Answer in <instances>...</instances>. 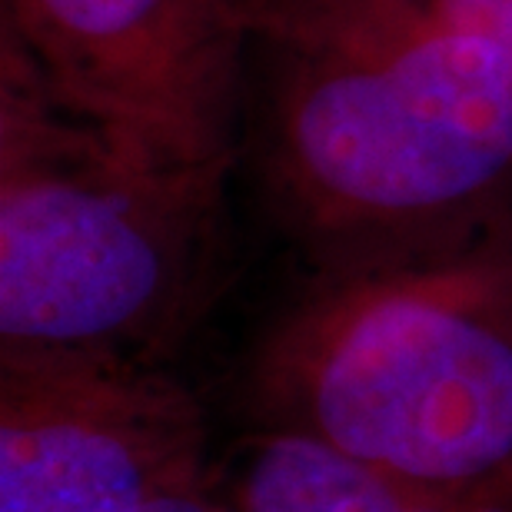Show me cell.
<instances>
[{"mask_svg": "<svg viewBox=\"0 0 512 512\" xmlns=\"http://www.w3.org/2000/svg\"><path fill=\"white\" fill-rule=\"evenodd\" d=\"M253 396L270 429L409 489L512 506V213L320 270L256 350Z\"/></svg>", "mask_w": 512, "mask_h": 512, "instance_id": "obj_1", "label": "cell"}, {"mask_svg": "<svg viewBox=\"0 0 512 512\" xmlns=\"http://www.w3.org/2000/svg\"><path fill=\"white\" fill-rule=\"evenodd\" d=\"M247 114L273 210L320 270L512 213V50L489 40H250Z\"/></svg>", "mask_w": 512, "mask_h": 512, "instance_id": "obj_2", "label": "cell"}, {"mask_svg": "<svg viewBox=\"0 0 512 512\" xmlns=\"http://www.w3.org/2000/svg\"><path fill=\"white\" fill-rule=\"evenodd\" d=\"M227 177L77 114L0 37V350L157 360L213 296Z\"/></svg>", "mask_w": 512, "mask_h": 512, "instance_id": "obj_3", "label": "cell"}, {"mask_svg": "<svg viewBox=\"0 0 512 512\" xmlns=\"http://www.w3.org/2000/svg\"><path fill=\"white\" fill-rule=\"evenodd\" d=\"M0 37L117 137L193 167L237 163L250 37L233 0H0Z\"/></svg>", "mask_w": 512, "mask_h": 512, "instance_id": "obj_4", "label": "cell"}, {"mask_svg": "<svg viewBox=\"0 0 512 512\" xmlns=\"http://www.w3.org/2000/svg\"><path fill=\"white\" fill-rule=\"evenodd\" d=\"M203 476V406L157 363L0 350V512H140Z\"/></svg>", "mask_w": 512, "mask_h": 512, "instance_id": "obj_5", "label": "cell"}, {"mask_svg": "<svg viewBox=\"0 0 512 512\" xmlns=\"http://www.w3.org/2000/svg\"><path fill=\"white\" fill-rule=\"evenodd\" d=\"M233 512H512L509 503L429 496L310 436L270 429L253 439L230 489Z\"/></svg>", "mask_w": 512, "mask_h": 512, "instance_id": "obj_6", "label": "cell"}, {"mask_svg": "<svg viewBox=\"0 0 512 512\" xmlns=\"http://www.w3.org/2000/svg\"><path fill=\"white\" fill-rule=\"evenodd\" d=\"M250 40L453 34L512 50V0H233Z\"/></svg>", "mask_w": 512, "mask_h": 512, "instance_id": "obj_7", "label": "cell"}, {"mask_svg": "<svg viewBox=\"0 0 512 512\" xmlns=\"http://www.w3.org/2000/svg\"><path fill=\"white\" fill-rule=\"evenodd\" d=\"M140 512H233L230 503H220V499L203 493H190V496H177V499H163V503H153Z\"/></svg>", "mask_w": 512, "mask_h": 512, "instance_id": "obj_8", "label": "cell"}]
</instances>
